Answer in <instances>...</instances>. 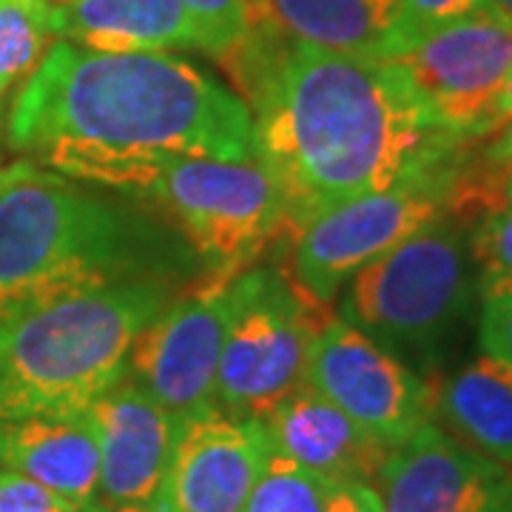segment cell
<instances>
[{
  "label": "cell",
  "mask_w": 512,
  "mask_h": 512,
  "mask_svg": "<svg viewBox=\"0 0 512 512\" xmlns=\"http://www.w3.org/2000/svg\"><path fill=\"white\" fill-rule=\"evenodd\" d=\"M220 63L251 109L256 160L285 197L291 237L342 202L450 163L470 143L433 123L390 60L296 40L279 20Z\"/></svg>",
  "instance_id": "6da1fadb"
},
{
  "label": "cell",
  "mask_w": 512,
  "mask_h": 512,
  "mask_svg": "<svg viewBox=\"0 0 512 512\" xmlns=\"http://www.w3.org/2000/svg\"><path fill=\"white\" fill-rule=\"evenodd\" d=\"M9 140L80 183L140 194L177 157L256 160L254 117L225 83L165 52L109 55L57 40L20 86Z\"/></svg>",
  "instance_id": "7a4b0ae2"
},
{
  "label": "cell",
  "mask_w": 512,
  "mask_h": 512,
  "mask_svg": "<svg viewBox=\"0 0 512 512\" xmlns=\"http://www.w3.org/2000/svg\"><path fill=\"white\" fill-rule=\"evenodd\" d=\"M160 308V288L114 279L0 322V421L89 413L126 379L131 345Z\"/></svg>",
  "instance_id": "3957f363"
},
{
  "label": "cell",
  "mask_w": 512,
  "mask_h": 512,
  "mask_svg": "<svg viewBox=\"0 0 512 512\" xmlns=\"http://www.w3.org/2000/svg\"><path fill=\"white\" fill-rule=\"evenodd\" d=\"M123 222L106 202L32 160L0 168V322L114 282Z\"/></svg>",
  "instance_id": "277c9868"
},
{
  "label": "cell",
  "mask_w": 512,
  "mask_h": 512,
  "mask_svg": "<svg viewBox=\"0 0 512 512\" xmlns=\"http://www.w3.org/2000/svg\"><path fill=\"white\" fill-rule=\"evenodd\" d=\"M345 285L339 319L399 359H433L473 302L470 242L458 220L441 217L367 262Z\"/></svg>",
  "instance_id": "5b68a950"
},
{
  "label": "cell",
  "mask_w": 512,
  "mask_h": 512,
  "mask_svg": "<svg viewBox=\"0 0 512 512\" xmlns=\"http://www.w3.org/2000/svg\"><path fill=\"white\" fill-rule=\"evenodd\" d=\"M231 296L214 404L225 416L259 421L308 384L311 348L328 316L274 268L231 276Z\"/></svg>",
  "instance_id": "8992f818"
},
{
  "label": "cell",
  "mask_w": 512,
  "mask_h": 512,
  "mask_svg": "<svg viewBox=\"0 0 512 512\" xmlns=\"http://www.w3.org/2000/svg\"><path fill=\"white\" fill-rule=\"evenodd\" d=\"M140 197L157 202L194 248L220 268V276H237L285 234L288 205L259 160L177 157L143 185Z\"/></svg>",
  "instance_id": "52a82bcc"
},
{
  "label": "cell",
  "mask_w": 512,
  "mask_h": 512,
  "mask_svg": "<svg viewBox=\"0 0 512 512\" xmlns=\"http://www.w3.org/2000/svg\"><path fill=\"white\" fill-rule=\"evenodd\" d=\"M458 154L439 168L353 197L305 222L293 234L291 265L296 288L325 308L367 262L441 217H450Z\"/></svg>",
  "instance_id": "ba28073f"
},
{
  "label": "cell",
  "mask_w": 512,
  "mask_h": 512,
  "mask_svg": "<svg viewBox=\"0 0 512 512\" xmlns=\"http://www.w3.org/2000/svg\"><path fill=\"white\" fill-rule=\"evenodd\" d=\"M433 123L461 140L495 131V109L512 72V23L487 6L419 29L387 57Z\"/></svg>",
  "instance_id": "9c48e42d"
},
{
  "label": "cell",
  "mask_w": 512,
  "mask_h": 512,
  "mask_svg": "<svg viewBox=\"0 0 512 512\" xmlns=\"http://www.w3.org/2000/svg\"><path fill=\"white\" fill-rule=\"evenodd\" d=\"M308 384L393 450L433 421V384L345 319H328L308 362Z\"/></svg>",
  "instance_id": "30bf717a"
},
{
  "label": "cell",
  "mask_w": 512,
  "mask_h": 512,
  "mask_svg": "<svg viewBox=\"0 0 512 512\" xmlns=\"http://www.w3.org/2000/svg\"><path fill=\"white\" fill-rule=\"evenodd\" d=\"M231 308V276L160 308L131 345L128 382L180 421L217 410V367Z\"/></svg>",
  "instance_id": "8fae6325"
},
{
  "label": "cell",
  "mask_w": 512,
  "mask_h": 512,
  "mask_svg": "<svg viewBox=\"0 0 512 512\" xmlns=\"http://www.w3.org/2000/svg\"><path fill=\"white\" fill-rule=\"evenodd\" d=\"M274 456L268 430L256 419L222 410L183 421L151 512H239Z\"/></svg>",
  "instance_id": "7c38bea8"
},
{
  "label": "cell",
  "mask_w": 512,
  "mask_h": 512,
  "mask_svg": "<svg viewBox=\"0 0 512 512\" xmlns=\"http://www.w3.org/2000/svg\"><path fill=\"white\" fill-rule=\"evenodd\" d=\"M373 487L384 512H490L512 490V470L427 421L384 456Z\"/></svg>",
  "instance_id": "4fadbf2b"
},
{
  "label": "cell",
  "mask_w": 512,
  "mask_h": 512,
  "mask_svg": "<svg viewBox=\"0 0 512 512\" xmlns=\"http://www.w3.org/2000/svg\"><path fill=\"white\" fill-rule=\"evenodd\" d=\"M89 416L100 441L97 501L148 507L163 481L183 421L128 379L97 399Z\"/></svg>",
  "instance_id": "5bb4252c"
},
{
  "label": "cell",
  "mask_w": 512,
  "mask_h": 512,
  "mask_svg": "<svg viewBox=\"0 0 512 512\" xmlns=\"http://www.w3.org/2000/svg\"><path fill=\"white\" fill-rule=\"evenodd\" d=\"M262 427L276 456L291 458L293 464L311 470L330 484L339 481H367L382 467L390 453L382 441L373 439L336 404L319 396L311 384L293 390L265 416Z\"/></svg>",
  "instance_id": "9a60e30c"
},
{
  "label": "cell",
  "mask_w": 512,
  "mask_h": 512,
  "mask_svg": "<svg viewBox=\"0 0 512 512\" xmlns=\"http://www.w3.org/2000/svg\"><path fill=\"white\" fill-rule=\"evenodd\" d=\"M0 464L77 507L97 501L100 441L89 413L0 421Z\"/></svg>",
  "instance_id": "2e32d148"
},
{
  "label": "cell",
  "mask_w": 512,
  "mask_h": 512,
  "mask_svg": "<svg viewBox=\"0 0 512 512\" xmlns=\"http://www.w3.org/2000/svg\"><path fill=\"white\" fill-rule=\"evenodd\" d=\"M60 37L109 55L200 49L183 0H69L57 6Z\"/></svg>",
  "instance_id": "e0dca14e"
},
{
  "label": "cell",
  "mask_w": 512,
  "mask_h": 512,
  "mask_svg": "<svg viewBox=\"0 0 512 512\" xmlns=\"http://www.w3.org/2000/svg\"><path fill=\"white\" fill-rule=\"evenodd\" d=\"M268 3L288 35L333 52L387 60L413 35L404 0H268Z\"/></svg>",
  "instance_id": "ac0fdd59"
},
{
  "label": "cell",
  "mask_w": 512,
  "mask_h": 512,
  "mask_svg": "<svg viewBox=\"0 0 512 512\" xmlns=\"http://www.w3.org/2000/svg\"><path fill=\"white\" fill-rule=\"evenodd\" d=\"M433 413L447 433L512 470V367L481 353L433 387Z\"/></svg>",
  "instance_id": "d6986e66"
},
{
  "label": "cell",
  "mask_w": 512,
  "mask_h": 512,
  "mask_svg": "<svg viewBox=\"0 0 512 512\" xmlns=\"http://www.w3.org/2000/svg\"><path fill=\"white\" fill-rule=\"evenodd\" d=\"M60 37L49 0H0V97L26 83Z\"/></svg>",
  "instance_id": "ffe728a7"
},
{
  "label": "cell",
  "mask_w": 512,
  "mask_h": 512,
  "mask_svg": "<svg viewBox=\"0 0 512 512\" xmlns=\"http://www.w3.org/2000/svg\"><path fill=\"white\" fill-rule=\"evenodd\" d=\"M458 197L473 220L512 202V123L467 146L461 160Z\"/></svg>",
  "instance_id": "44dd1931"
},
{
  "label": "cell",
  "mask_w": 512,
  "mask_h": 512,
  "mask_svg": "<svg viewBox=\"0 0 512 512\" xmlns=\"http://www.w3.org/2000/svg\"><path fill=\"white\" fill-rule=\"evenodd\" d=\"M183 6L200 32L202 52L217 60L276 20L268 0H183Z\"/></svg>",
  "instance_id": "7402d4cb"
},
{
  "label": "cell",
  "mask_w": 512,
  "mask_h": 512,
  "mask_svg": "<svg viewBox=\"0 0 512 512\" xmlns=\"http://www.w3.org/2000/svg\"><path fill=\"white\" fill-rule=\"evenodd\" d=\"M328 493L330 481L274 453L239 512H325Z\"/></svg>",
  "instance_id": "603a6c76"
},
{
  "label": "cell",
  "mask_w": 512,
  "mask_h": 512,
  "mask_svg": "<svg viewBox=\"0 0 512 512\" xmlns=\"http://www.w3.org/2000/svg\"><path fill=\"white\" fill-rule=\"evenodd\" d=\"M470 256L478 268L481 299L512 293V202L478 217L470 234Z\"/></svg>",
  "instance_id": "cb8c5ba5"
},
{
  "label": "cell",
  "mask_w": 512,
  "mask_h": 512,
  "mask_svg": "<svg viewBox=\"0 0 512 512\" xmlns=\"http://www.w3.org/2000/svg\"><path fill=\"white\" fill-rule=\"evenodd\" d=\"M0 512H83V507L40 487L32 478L0 470Z\"/></svg>",
  "instance_id": "d4e9b609"
},
{
  "label": "cell",
  "mask_w": 512,
  "mask_h": 512,
  "mask_svg": "<svg viewBox=\"0 0 512 512\" xmlns=\"http://www.w3.org/2000/svg\"><path fill=\"white\" fill-rule=\"evenodd\" d=\"M478 345L481 353L512 367V293L481 299Z\"/></svg>",
  "instance_id": "484cf974"
},
{
  "label": "cell",
  "mask_w": 512,
  "mask_h": 512,
  "mask_svg": "<svg viewBox=\"0 0 512 512\" xmlns=\"http://www.w3.org/2000/svg\"><path fill=\"white\" fill-rule=\"evenodd\" d=\"M484 6V0H404L413 32L430 29L447 20H458Z\"/></svg>",
  "instance_id": "4316f807"
},
{
  "label": "cell",
  "mask_w": 512,
  "mask_h": 512,
  "mask_svg": "<svg viewBox=\"0 0 512 512\" xmlns=\"http://www.w3.org/2000/svg\"><path fill=\"white\" fill-rule=\"evenodd\" d=\"M325 512H384V507L373 484L339 481V484H330Z\"/></svg>",
  "instance_id": "83f0119b"
},
{
  "label": "cell",
  "mask_w": 512,
  "mask_h": 512,
  "mask_svg": "<svg viewBox=\"0 0 512 512\" xmlns=\"http://www.w3.org/2000/svg\"><path fill=\"white\" fill-rule=\"evenodd\" d=\"M507 123H512V72L507 86H504V92H501L498 109H495V128L507 126Z\"/></svg>",
  "instance_id": "f1b7e54d"
},
{
  "label": "cell",
  "mask_w": 512,
  "mask_h": 512,
  "mask_svg": "<svg viewBox=\"0 0 512 512\" xmlns=\"http://www.w3.org/2000/svg\"><path fill=\"white\" fill-rule=\"evenodd\" d=\"M83 512H151L148 507H137V504H103V501H92Z\"/></svg>",
  "instance_id": "f546056e"
},
{
  "label": "cell",
  "mask_w": 512,
  "mask_h": 512,
  "mask_svg": "<svg viewBox=\"0 0 512 512\" xmlns=\"http://www.w3.org/2000/svg\"><path fill=\"white\" fill-rule=\"evenodd\" d=\"M484 6H487L490 12H495L498 18L510 20L512 23V0H484Z\"/></svg>",
  "instance_id": "4dcf8cb0"
},
{
  "label": "cell",
  "mask_w": 512,
  "mask_h": 512,
  "mask_svg": "<svg viewBox=\"0 0 512 512\" xmlns=\"http://www.w3.org/2000/svg\"><path fill=\"white\" fill-rule=\"evenodd\" d=\"M490 512H512V490L504 495V501H501V504H498V507H495V510H490Z\"/></svg>",
  "instance_id": "1f68e13d"
},
{
  "label": "cell",
  "mask_w": 512,
  "mask_h": 512,
  "mask_svg": "<svg viewBox=\"0 0 512 512\" xmlns=\"http://www.w3.org/2000/svg\"><path fill=\"white\" fill-rule=\"evenodd\" d=\"M52 6H60V3H69V0H49Z\"/></svg>",
  "instance_id": "d6a6232c"
}]
</instances>
